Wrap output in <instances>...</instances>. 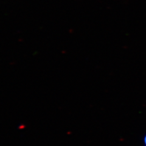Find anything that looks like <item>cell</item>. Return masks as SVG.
I'll use <instances>...</instances> for the list:
<instances>
[{
  "mask_svg": "<svg viewBox=\"0 0 146 146\" xmlns=\"http://www.w3.org/2000/svg\"><path fill=\"white\" fill-rule=\"evenodd\" d=\"M144 146H146V135H145L144 138Z\"/></svg>",
  "mask_w": 146,
  "mask_h": 146,
  "instance_id": "1",
  "label": "cell"
}]
</instances>
